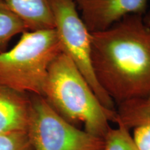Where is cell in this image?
Instances as JSON below:
<instances>
[{
	"instance_id": "cell-2",
	"label": "cell",
	"mask_w": 150,
	"mask_h": 150,
	"mask_svg": "<svg viewBox=\"0 0 150 150\" xmlns=\"http://www.w3.org/2000/svg\"><path fill=\"white\" fill-rule=\"evenodd\" d=\"M42 96L60 115L84 130L104 138L116 122L117 112L108 110L97 98L89 83L69 57L60 54L48 70Z\"/></svg>"
},
{
	"instance_id": "cell-9",
	"label": "cell",
	"mask_w": 150,
	"mask_h": 150,
	"mask_svg": "<svg viewBox=\"0 0 150 150\" xmlns=\"http://www.w3.org/2000/svg\"><path fill=\"white\" fill-rule=\"evenodd\" d=\"M117 105L116 122L129 129L150 124V93Z\"/></svg>"
},
{
	"instance_id": "cell-1",
	"label": "cell",
	"mask_w": 150,
	"mask_h": 150,
	"mask_svg": "<svg viewBox=\"0 0 150 150\" xmlns=\"http://www.w3.org/2000/svg\"><path fill=\"white\" fill-rule=\"evenodd\" d=\"M91 59L99 85L117 104L150 93V27L131 15L91 33Z\"/></svg>"
},
{
	"instance_id": "cell-10",
	"label": "cell",
	"mask_w": 150,
	"mask_h": 150,
	"mask_svg": "<svg viewBox=\"0 0 150 150\" xmlns=\"http://www.w3.org/2000/svg\"><path fill=\"white\" fill-rule=\"evenodd\" d=\"M27 31L22 20L0 0V54L6 51L13 38Z\"/></svg>"
},
{
	"instance_id": "cell-5",
	"label": "cell",
	"mask_w": 150,
	"mask_h": 150,
	"mask_svg": "<svg viewBox=\"0 0 150 150\" xmlns=\"http://www.w3.org/2000/svg\"><path fill=\"white\" fill-rule=\"evenodd\" d=\"M54 19V30L62 53L83 74L102 105L116 111L115 102L99 85L91 59V33L81 18L74 0H50Z\"/></svg>"
},
{
	"instance_id": "cell-12",
	"label": "cell",
	"mask_w": 150,
	"mask_h": 150,
	"mask_svg": "<svg viewBox=\"0 0 150 150\" xmlns=\"http://www.w3.org/2000/svg\"><path fill=\"white\" fill-rule=\"evenodd\" d=\"M0 150H33L27 131L0 134Z\"/></svg>"
},
{
	"instance_id": "cell-11",
	"label": "cell",
	"mask_w": 150,
	"mask_h": 150,
	"mask_svg": "<svg viewBox=\"0 0 150 150\" xmlns=\"http://www.w3.org/2000/svg\"><path fill=\"white\" fill-rule=\"evenodd\" d=\"M116 124L117 127H110L104 137L102 150H138L129 129L122 124Z\"/></svg>"
},
{
	"instance_id": "cell-4",
	"label": "cell",
	"mask_w": 150,
	"mask_h": 150,
	"mask_svg": "<svg viewBox=\"0 0 150 150\" xmlns=\"http://www.w3.org/2000/svg\"><path fill=\"white\" fill-rule=\"evenodd\" d=\"M27 133L33 150H102L104 138L69 122L41 95H31Z\"/></svg>"
},
{
	"instance_id": "cell-6",
	"label": "cell",
	"mask_w": 150,
	"mask_h": 150,
	"mask_svg": "<svg viewBox=\"0 0 150 150\" xmlns=\"http://www.w3.org/2000/svg\"><path fill=\"white\" fill-rule=\"evenodd\" d=\"M149 0H74L91 33L108 29L131 15L144 16Z\"/></svg>"
},
{
	"instance_id": "cell-3",
	"label": "cell",
	"mask_w": 150,
	"mask_h": 150,
	"mask_svg": "<svg viewBox=\"0 0 150 150\" xmlns=\"http://www.w3.org/2000/svg\"><path fill=\"white\" fill-rule=\"evenodd\" d=\"M61 53L54 29L25 31L13 47L0 54V84L42 96L50 65Z\"/></svg>"
},
{
	"instance_id": "cell-7",
	"label": "cell",
	"mask_w": 150,
	"mask_h": 150,
	"mask_svg": "<svg viewBox=\"0 0 150 150\" xmlns=\"http://www.w3.org/2000/svg\"><path fill=\"white\" fill-rule=\"evenodd\" d=\"M30 108L29 94L0 84V134L27 131Z\"/></svg>"
},
{
	"instance_id": "cell-8",
	"label": "cell",
	"mask_w": 150,
	"mask_h": 150,
	"mask_svg": "<svg viewBox=\"0 0 150 150\" xmlns=\"http://www.w3.org/2000/svg\"><path fill=\"white\" fill-rule=\"evenodd\" d=\"M23 22L27 31L54 29L50 0H2Z\"/></svg>"
},
{
	"instance_id": "cell-14",
	"label": "cell",
	"mask_w": 150,
	"mask_h": 150,
	"mask_svg": "<svg viewBox=\"0 0 150 150\" xmlns=\"http://www.w3.org/2000/svg\"><path fill=\"white\" fill-rule=\"evenodd\" d=\"M143 20L147 25L150 27V11L148 13H146L145 16H143Z\"/></svg>"
},
{
	"instance_id": "cell-13",
	"label": "cell",
	"mask_w": 150,
	"mask_h": 150,
	"mask_svg": "<svg viewBox=\"0 0 150 150\" xmlns=\"http://www.w3.org/2000/svg\"><path fill=\"white\" fill-rule=\"evenodd\" d=\"M133 129L131 136L138 150H150V124Z\"/></svg>"
}]
</instances>
